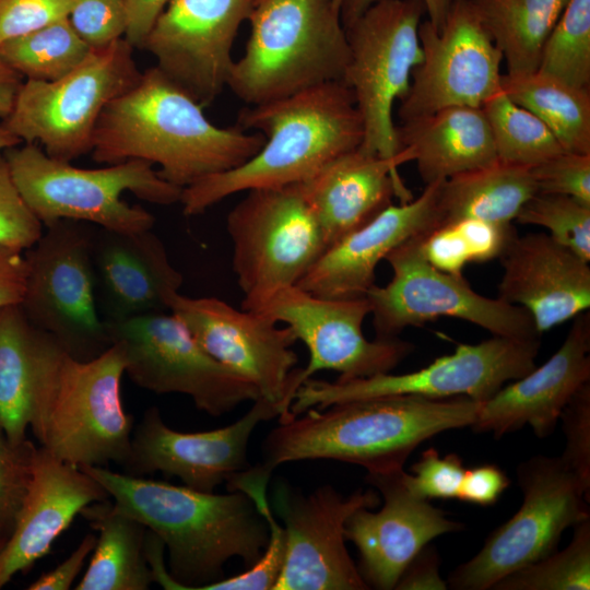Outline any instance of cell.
I'll list each match as a JSON object with an SVG mask.
<instances>
[{
	"label": "cell",
	"instance_id": "1",
	"mask_svg": "<svg viewBox=\"0 0 590 590\" xmlns=\"http://www.w3.org/2000/svg\"><path fill=\"white\" fill-rule=\"evenodd\" d=\"M114 505L148 530L146 558L153 582L164 589L200 590L221 579L225 563L253 565L269 542V529L243 492H201L186 485L81 467Z\"/></svg>",
	"mask_w": 590,
	"mask_h": 590
},
{
	"label": "cell",
	"instance_id": "2",
	"mask_svg": "<svg viewBox=\"0 0 590 590\" xmlns=\"http://www.w3.org/2000/svg\"><path fill=\"white\" fill-rule=\"evenodd\" d=\"M202 107L156 66L149 68L102 111L92 157L109 165L128 160L156 164L163 179L184 189L244 164L263 145L261 133L215 126Z\"/></svg>",
	"mask_w": 590,
	"mask_h": 590
},
{
	"label": "cell",
	"instance_id": "3",
	"mask_svg": "<svg viewBox=\"0 0 590 590\" xmlns=\"http://www.w3.org/2000/svg\"><path fill=\"white\" fill-rule=\"evenodd\" d=\"M481 404L463 396L399 394L309 409L302 417L279 422L263 442L261 464L250 468L270 479L283 463L331 459L361 465L368 473L397 471L423 441L471 426Z\"/></svg>",
	"mask_w": 590,
	"mask_h": 590
},
{
	"label": "cell",
	"instance_id": "4",
	"mask_svg": "<svg viewBox=\"0 0 590 590\" xmlns=\"http://www.w3.org/2000/svg\"><path fill=\"white\" fill-rule=\"evenodd\" d=\"M237 123L261 133L263 145L244 164L184 188L179 203L186 216L202 214L238 192L302 184L338 156L358 149L364 137L353 93L343 81L247 105Z\"/></svg>",
	"mask_w": 590,
	"mask_h": 590
},
{
	"label": "cell",
	"instance_id": "5",
	"mask_svg": "<svg viewBox=\"0 0 590 590\" xmlns=\"http://www.w3.org/2000/svg\"><path fill=\"white\" fill-rule=\"evenodd\" d=\"M125 365L118 343L80 361L42 331L28 422L40 447L79 468L122 467L134 427L121 400Z\"/></svg>",
	"mask_w": 590,
	"mask_h": 590
},
{
	"label": "cell",
	"instance_id": "6",
	"mask_svg": "<svg viewBox=\"0 0 590 590\" xmlns=\"http://www.w3.org/2000/svg\"><path fill=\"white\" fill-rule=\"evenodd\" d=\"M227 86L248 106L343 81L349 44L334 0H255Z\"/></svg>",
	"mask_w": 590,
	"mask_h": 590
},
{
	"label": "cell",
	"instance_id": "7",
	"mask_svg": "<svg viewBox=\"0 0 590 590\" xmlns=\"http://www.w3.org/2000/svg\"><path fill=\"white\" fill-rule=\"evenodd\" d=\"M3 154L21 196L46 227L72 220L118 232L152 229L153 214L127 203L121 194L130 191L146 202L170 205L179 202L182 191L142 160L80 168L49 157L36 143L19 144Z\"/></svg>",
	"mask_w": 590,
	"mask_h": 590
},
{
	"label": "cell",
	"instance_id": "8",
	"mask_svg": "<svg viewBox=\"0 0 590 590\" xmlns=\"http://www.w3.org/2000/svg\"><path fill=\"white\" fill-rule=\"evenodd\" d=\"M133 49L119 38L91 49L75 69L58 80L22 82L3 125L22 143H36L61 162L91 153L102 111L141 78Z\"/></svg>",
	"mask_w": 590,
	"mask_h": 590
},
{
	"label": "cell",
	"instance_id": "9",
	"mask_svg": "<svg viewBox=\"0 0 590 590\" xmlns=\"http://www.w3.org/2000/svg\"><path fill=\"white\" fill-rule=\"evenodd\" d=\"M245 192L227 214L226 231L241 309L258 311L295 286L328 247L300 184Z\"/></svg>",
	"mask_w": 590,
	"mask_h": 590
},
{
	"label": "cell",
	"instance_id": "10",
	"mask_svg": "<svg viewBox=\"0 0 590 590\" xmlns=\"http://www.w3.org/2000/svg\"><path fill=\"white\" fill-rule=\"evenodd\" d=\"M522 504L447 580L455 590H486L557 550L563 532L590 519V487L562 457L538 455L517 468Z\"/></svg>",
	"mask_w": 590,
	"mask_h": 590
},
{
	"label": "cell",
	"instance_id": "11",
	"mask_svg": "<svg viewBox=\"0 0 590 590\" xmlns=\"http://www.w3.org/2000/svg\"><path fill=\"white\" fill-rule=\"evenodd\" d=\"M424 13L423 0H377L345 26L349 61L343 82L362 118L359 149L366 153L393 157L400 152L392 110L423 59L418 28Z\"/></svg>",
	"mask_w": 590,
	"mask_h": 590
},
{
	"label": "cell",
	"instance_id": "12",
	"mask_svg": "<svg viewBox=\"0 0 590 590\" xmlns=\"http://www.w3.org/2000/svg\"><path fill=\"white\" fill-rule=\"evenodd\" d=\"M24 251L26 286L19 304L26 319L72 357L88 361L111 341L95 298L92 241L95 225L61 220Z\"/></svg>",
	"mask_w": 590,
	"mask_h": 590
},
{
	"label": "cell",
	"instance_id": "13",
	"mask_svg": "<svg viewBox=\"0 0 590 590\" xmlns=\"http://www.w3.org/2000/svg\"><path fill=\"white\" fill-rule=\"evenodd\" d=\"M540 345V339L493 335L477 344H459L452 354L408 374L385 373L335 381L309 378L295 391L288 414L295 417L309 409L399 394L433 399L463 396L484 402L506 382L523 377L535 367Z\"/></svg>",
	"mask_w": 590,
	"mask_h": 590
},
{
	"label": "cell",
	"instance_id": "14",
	"mask_svg": "<svg viewBox=\"0 0 590 590\" xmlns=\"http://www.w3.org/2000/svg\"><path fill=\"white\" fill-rule=\"evenodd\" d=\"M420 236L403 241L387 255L391 280L385 286L375 284L366 294L376 338H398L408 327L451 317L474 323L495 337L540 339L524 308L483 296L471 288L464 276L445 273L428 263L421 252Z\"/></svg>",
	"mask_w": 590,
	"mask_h": 590
},
{
	"label": "cell",
	"instance_id": "15",
	"mask_svg": "<svg viewBox=\"0 0 590 590\" xmlns=\"http://www.w3.org/2000/svg\"><path fill=\"white\" fill-rule=\"evenodd\" d=\"M113 343L125 356V373L141 388L179 393L212 416L259 398L257 388L210 356L170 311L106 322Z\"/></svg>",
	"mask_w": 590,
	"mask_h": 590
},
{
	"label": "cell",
	"instance_id": "16",
	"mask_svg": "<svg viewBox=\"0 0 590 590\" xmlns=\"http://www.w3.org/2000/svg\"><path fill=\"white\" fill-rule=\"evenodd\" d=\"M418 37L423 59L400 101L401 122L446 107L482 108L502 90L503 55L473 0H452L442 27L423 21Z\"/></svg>",
	"mask_w": 590,
	"mask_h": 590
},
{
	"label": "cell",
	"instance_id": "17",
	"mask_svg": "<svg viewBox=\"0 0 590 590\" xmlns=\"http://www.w3.org/2000/svg\"><path fill=\"white\" fill-rule=\"evenodd\" d=\"M168 310L187 327L214 359L251 382L259 398L288 415L297 341L286 326L259 311L237 309L216 297H189L179 292L168 299Z\"/></svg>",
	"mask_w": 590,
	"mask_h": 590
},
{
	"label": "cell",
	"instance_id": "18",
	"mask_svg": "<svg viewBox=\"0 0 590 590\" xmlns=\"http://www.w3.org/2000/svg\"><path fill=\"white\" fill-rule=\"evenodd\" d=\"M258 311L286 323L309 352L307 366L296 368L295 391L320 370H335L340 379L390 373L413 350L399 338H365L363 322L370 315L366 296L326 298L295 285L276 293Z\"/></svg>",
	"mask_w": 590,
	"mask_h": 590
},
{
	"label": "cell",
	"instance_id": "19",
	"mask_svg": "<svg viewBox=\"0 0 590 590\" xmlns=\"http://www.w3.org/2000/svg\"><path fill=\"white\" fill-rule=\"evenodd\" d=\"M379 503L373 489L344 497L330 485L307 495L276 485L273 512L284 523L285 558L273 590L369 589L347 552L344 528L354 511Z\"/></svg>",
	"mask_w": 590,
	"mask_h": 590
},
{
	"label": "cell",
	"instance_id": "20",
	"mask_svg": "<svg viewBox=\"0 0 590 590\" xmlns=\"http://www.w3.org/2000/svg\"><path fill=\"white\" fill-rule=\"evenodd\" d=\"M255 0H169L142 49L156 67L200 105L227 86L239 26Z\"/></svg>",
	"mask_w": 590,
	"mask_h": 590
},
{
	"label": "cell",
	"instance_id": "21",
	"mask_svg": "<svg viewBox=\"0 0 590 590\" xmlns=\"http://www.w3.org/2000/svg\"><path fill=\"white\" fill-rule=\"evenodd\" d=\"M280 416V410L258 398L235 423L205 432H177L163 421L157 408L148 409L133 427L127 474L162 472L190 488L212 493L234 474L250 467L247 448L257 425Z\"/></svg>",
	"mask_w": 590,
	"mask_h": 590
},
{
	"label": "cell",
	"instance_id": "22",
	"mask_svg": "<svg viewBox=\"0 0 590 590\" xmlns=\"http://www.w3.org/2000/svg\"><path fill=\"white\" fill-rule=\"evenodd\" d=\"M384 506L378 511L359 508L345 522L344 536L359 553L358 570L368 588L394 589L411 559L435 538L464 529L429 500L410 493L403 469L367 473Z\"/></svg>",
	"mask_w": 590,
	"mask_h": 590
},
{
	"label": "cell",
	"instance_id": "23",
	"mask_svg": "<svg viewBox=\"0 0 590 590\" xmlns=\"http://www.w3.org/2000/svg\"><path fill=\"white\" fill-rule=\"evenodd\" d=\"M574 319L563 344L543 365L482 402L470 426L473 430L492 433L495 438L526 425L539 438L555 430L565 405L590 382V314L587 310Z\"/></svg>",
	"mask_w": 590,
	"mask_h": 590
},
{
	"label": "cell",
	"instance_id": "24",
	"mask_svg": "<svg viewBox=\"0 0 590 590\" xmlns=\"http://www.w3.org/2000/svg\"><path fill=\"white\" fill-rule=\"evenodd\" d=\"M95 298L105 322L169 311L184 276L152 229L118 232L95 226L92 241Z\"/></svg>",
	"mask_w": 590,
	"mask_h": 590
},
{
	"label": "cell",
	"instance_id": "25",
	"mask_svg": "<svg viewBox=\"0 0 590 590\" xmlns=\"http://www.w3.org/2000/svg\"><path fill=\"white\" fill-rule=\"evenodd\" d=\"M441 180L417 198L393 203L370 222L330 246L296 284L326 298H359L375 285L376 269L403 241L436 227Z\"/></svg>",
	"mask_w": 590,
	"mask_h": 590
},
{
	"label": "cell",
	"instance_id": "26",
	"mask_svg": "<svg viewBox=\"0 0 590 590\" xmlns=\"http://www.w3.org/2000/svg\"><path fill=\"white\" fill-rule=\"evenodd\" d=\"M108 498L81 468L35 447L28 491L0 555V589L44 557L86 506Z\"/></svg>",
	"mask_w": 590,
	"mask_h": 590
},
{
	"label": "cell",
	"instance_id": "27",
	"mask_svg": "<svg viewBox=\"0 0 590 590\" xmlns=\"http://www.w3.org/2000/svg\"><path fill=\"white\" fill-rule=\"evenodd\" d=\"M499 259L497 297L524 308L540 335L589 309V262L548 234L517 235Z\"/></svg>",
	"mask_w": 590,
	"mask_h": 590
},
{
	"label": "cell",
	"instance_id": "28",
	"mask_svg": "<svg viewBox=\"0 0 590 590\" xmlns=\"http://www.w3.org/2000/svg\"><path fill=\"white\" fill-rule=\"evenodd\" d=\"M408 162H413V155L406 148L393 157L358 148L300 184L328 248L370 222L392 204L394 197L401 202L412 199L397 170Z\"/></svg>",
	"mask_w": 590,
	"mask_h": 590
},
{
	"label": "cell",
	"instance_id": "29",
	"mask_svg": "<svg viewBox=\"0 0 590 590\" xmlns=\"http://www.w3.org/2000/svg\"><path fill=\"white\" fill-rule=\"evenodd\" d=\"M425 185L498 161L482 108L452 106L396 126Z\"/></svg>",
	"mask_w": 590,
	"mask_h": 590
},
{
	"label": "cell",
	"instance_id": "30",
	"mask_svg": "<svg viewBox=\"0 0 590 590\" xmlns=\"http://www.w3.org/2000/svg\"><path fill=\"white\" fill-rule=\"evenodd\" d=\"M80 515L98 538L74 589L148 590L153 582L145 552L148 529L108 499L86 506Z\"/></svg>",
	"mask_w": 590,
	"mask_h": 590
},
{
	"label": "cell",
	"instance_id": "31",
	"mask_svg": "<svg viewBox=\"0 0 590 590\" xmlns=\"http://www.w3.org/2000/svg\"><path fill=\"white\" fill-rule=\"evenodd\" d=\"M538 192L529 167L496 161L440 181L436 227L467 219L509 224Z\"/></svg>",
	"mask_w": 590,
	"mask_h": 590
},
{
	"label": "cell",
	"instance_id": "32",
	"mask_svg": "<svg viewBox=\"0 0 590 590\" xmlns=\"http://www.w3.org/2000/svg\"><path fill=\"white\" fill-rule=\"evenodd\" d=\"M507 64V74L539 68L544 44L569 0H473Z\"/></svg>",
	"mask_w": 590,
	"mask_h": 590
},
{
	"label": "cell",
	"instance_id": "33",
	"mask_svg": "<svg viewBox=\"0 0 590 590\" xmlns=\"http://www.w3.org/2000/svg\"><path fill=\"white\" fill-rule=\"evenodd\" d=\"M39 334L20 305L0 309V427L11 444L26 439Z\"/></svg>",
	"mask_w": 590,
	"mask_h": 590
},
{
	"label": "cell",
	"instance_id": "34",
	"mask_svg": "<svg viewBox=\"0 0 590 590\" xmlns=\"http://www.w3.org/2000/svg\"><path fill=\"white\" fill-rule=\"evenodd\" d=\"M500 87L516 104L535 115L566 152L590 154V90L539 71L503 74Z\"/></svg>",
	"mask_w": 590,
	"mask_h": 590
},
{
	"label": "cell",
	"instance_id": "35",
	"mask_svg": "<svg viewBox=\"0 0 590 590\" xmlns=\"http://www.w3.org/2000/svg\"><path fill=\"white\" fill-rule=\"evenodd\" d=\"M91 47L68 17L0 45V60L26 80L55 81L75 69Z\"/></svg>",
	"mask_w": 590,
	"mask_h": 590
},
{
	"label": "cell",
	"instance_id": "36",
	"mask_svg": "<svg viewBox=\"0 0 590 590\" xmlns=\"http://www.w3.org/2000/svg\"><path fill=\"white\" fill-rule=\"evenodd\" d=\"M482 109L498 161L531 168L564 152L551 130L503 90L493 95Z\"/></svg>",
	"mask_w": 590,
	"mask_h": 590
},
{
	"label": "cell",
	"instance_id": "37",
	"mask_svg": "<svg viewBox=\"0 0 590 590\" xmlns=\"http://www.w3.org/2000/svg\"><path fill=\"white\" fill-rule=\"evenodd\" d=\"M536 71L589 88L590 0L568 1L544 44Z\"/></svg>",
	"mask_w": 590,
	"mask_h": 590
},
{
	"label": "cell",
	"instance_id": "38",
	"mask_svg": "<svg viewBox=\"0 0 590 590\" xmlns=\"http://www.w3.org/2000/svg\"><path fill=\"white\" fill-rule=\"evenodd\" d=\"M494 590H589L590 519L574 527L562 551L527 565L496 582Z\"/></svg>",
	"mask_w": 590,
	"mask_h": 590
},
{
	"label": "cell",
	"instance_id": "39",
	"mask_svg": "<svg viewBox=\"0 0 590 590\" xmlns=\"http://www.w3.org/2000/svg\"><path fill=\"white\" fill-rule=\"evenodd\" d=\"M269 481L249 472H240L227 483V489L246 494L264 518L269 529V542L260 558L244 573L221 578L200 590H273L285 558V531L276 519L267 498Z\"/></svg>",
	"mask_w": 590,
	"mask_h": 590
},
{
	"label": "cell",
	"instance_id": "40",
	"mask_svg": "<svg viewBox=\"0 0 590 590\" xmlns=\"http://www.w3.org/2000/svg\"><path fill=\"white\" fill-rule=\"evenodd\" d=\"M515 220L546 228L555 241L590 261V205L568 196L536 192Z\"/></svg>",
	"mask_w": 590,
	"mask_h": 590
},
{
	"label": "cell",
	"instance_id": "41",
	"mask_svg": "<svg viewBox=\"0 0 590 590\" xmlns=\"http://www.w3.org/2000/svg\"><path fill=\"white\" fill-rule=\"evenodd\" d=\"M35 445L11 444L0 436V539L8 541L26 497Z\"/></svg>",
	"mask_w": 590,
	"mask_h": 590
},
{
	"label": "cell",
	"instance_id": "42",
	"mask_svg": "<svg viewBox=\"0 0 590 590\" xmlns=\"http://www.w3.org/2000/svg\"><path fill=\"white\" fill-rule=\"evenodd\" d=\"M412 474L404 472V483L415 497L430 499H457L465 472L457 453L441 457L434 448L424 450L411 467Z\"/></svg>",
	"mask_w": 590,
	"mask_h": 590
},
{
	"label": "cell",
	"instance_id": "43",
	"mask_svg": "<svg viewBox=\"0 0 590 590\" xmlns=\"http://www.w3.org/2000/svg\"><path fill=\"white\" fill-rule=\"evenodd\" d=\"M43 226L21 196L0 153V244L25 251L39 239Z\"/></svg>",
	"mask_w": 590,
	"mask_h": 590
},
{
	"label": "cell",
	"instance_id": "44",
	"mask_svg": "<svg viewBox=\"0 0 590 590\" xmlns=\"http://www.w3.org/2000/svg\"><path fill=\"white\" fill-rule=\"evenodd\" d=\"M530 170L538 192L568 196L590 205V154L564 151Z\"/></svg>",
	"mask_w": 590,
	"mask_h": 590
},
{
	"label": "cell",
	"instance_id": "45",
	"mask_svg": "<svg viewBox=\"0 0 590 590\" xmlns=\"http://www.w3.org/2000/svg\"><path fill=\"white\" fill-rule=\"evenodd\" d=\"M68 20L92 49L122 38L127 26L123 0H72Z\"/></svg>",
	"mask_w": 590,
	"mask_h": 590
},
{
	"label": "cell",
	"instance_id": "46",
	"mask_svg": "<svg viewBox=\"0 0 590 590\" xmlns=\"http://www.w3.org/2000/svg\"><path fill=\"white\" fill-rule=\"evenodd\" d=\"M559 420L566 439L560 457L590 487V382L582 386L568 401Z\"/></svg>",
	"mask_w": 590,
	"mask_h": 590
},
{
	"label": "cell",
	"instance_id": "47",
	"mask_svg": "<svg viewBox=\"0 0 590 590\" xmlns=\"http://www.w3.org/2000/svg\"><path fill=\"white\" fill-rule=\"evenodd\" d=\"M72 0H0V45L69 16Z\"/></svg>",
	"mask_w": 590,
	"mask_h": 590
},
{
	"label": "cell",
	"instance_id": "48",
	"mask_svg": "<svg viewBox=\"0 0 590 590\" xmlns=\"http://www.w3.org/2000/svg\"><path fill=\"white\" fill-rule=\"evenodd\" d=\"M420 248L428 263L455 276H463V270L470 263L465 243L455 224L438 226L422 234Z\"/></svg>",
	"mask_w": 590,
	"mask_h": 590
},
{
	"label": "cell",
	"instance_id": "49",
	"mask_svg": "<svg viewBox=\"0 0 590 590\" xmlns=\"http://www.w3.org/2000/svg\"><path fill=\"white\" fill-rule=\"evenodd\" d=\"M459 229L470 257V262H486L498 259L518 235L509 224L467 219L455 223Z\"/></svg>",
	"mask_w": 590,
	"mask_h": 590
},
{
	"label": "cell",
	"instance_id": "50",
	"mask_svg": "<svg viewBox=\"0 0 590 590\" xmlns=\"http://www.w3.org/2000/svg\"><path fill=\"white\" fill-rule=\"evenodd\" d=\"M510 485V479L496 464L465 469L458 498L480 506L494 505Z\"/></svg>",
	"mask_w": 590,
	"mask_h": 590
},
{
	"label": "cell",
	"instance_id": "51",
	"mask_svg": "<svg viewBox=\"0 0 590 590\" xmlns=\"http://www.w3.org/2000/svg\"><path fill=\"white\" fill-rule=\"evenodd\" d=\"M440 557L433 545H425L408 564L394 589L445 590L447 581L439 573Z\"/></svg>",
	"mask_w": 590,
	"mask_h": 590
},
{
	"label": "cell",
	"instance_id": "52",
	"mask_svg": "<svg viewBox=\"0 0 590 590\" xmlns=\"http://www.w3.org/2000/svg\"><path fill=\"white\" fill-rule=\"evenodd\" d=\"M97 536L86 534L72 553L50 571L40 575L28 585V590H68L92 554Z\"/></svg>",
	"mask_w": 590,
	"mask_h": 590
},
{
	"label": "cell",
	"instance_id": "53",
	"mask_svg": "<svg viewBox=\"0 0 590 590\" xmlns=\"http://www.w3.org/2000/svg\"><path fill=\"white\" fill-rule=\"evenodd\" d=\"M26 278L24 251L0 244V309L22 302Z\"/></svg>",
	"mask_w": 590,
	"mask_h": 590
},
{
	"label": "cell",
	"instance_id": "54",
	"mask_svg": "<svg viewBox=\"0 0 590 590\" xmlns=\"http://www.w3.org/2000/svg\"><path fill=\"white\" fill-rule=\"evenodd\" d=\"M169 0H123L127 26L125 39L142 49L145 39Z\"/></svg>",
	"mask_w": 590,
	"mask_h": 590
},
{
	"label": "cell",
	"instance_id": "55",
	"mask_svg": "<svg viewBox=\"0 0 590 590\" xmlns=\"http://www.w3.org/2000/svg\"><path fill=\"white\" fill-rule=\"evenodd\" d=\"M377 0H343L340 9L341 20L345 26L351 24L369 5ZM428 15V22L439 31L448 15L452 0H423Z\"/></svg>",
	"mask_w": 590,
	"mask_h": 590
},
{
	"label": "cell",
	"instance_id": "56",
	"mask_svg": "<svg viewBox=\"0 0 590 590\" xmlns=\"http://www.w3.org/2000/svg\"><path fill=\"white\" fill-rule=\"evenodd\" d=\"M22 76L0 60V119H5L13 107L22 84Z\"/></svg>",
	"mask_w": 590,
	"mask_h": 590
},
{
	"label": "cell",
	"instance_id": "57",
	"mask_svg": "<svg viewBox=\"0 0 590 590\" xmlns=\"http://www.w3.org/2000/svg\"><path fill=\"white\" fill-rule=\"evenodd\" d=\"M21 140L12 134L7 127L0 121V153L12 146L21 144Z\"/></svg>",
	"mask_w": 590,
	"mask_h": 590
},
{
	"label": "cell",
	"instance_id": "58",
	"mask_svg": "<svg viewBox=\"0 0 590 590\" xmlns=\"http://www.w3.org/2000/svg\"><path fill=\"white\" fill-rule=\"evenodd\" d=\"M5 542L7 541L0 539V555H1V552H2V550L4 547V545H5Z\"/></svg>",
	"mask_w": 590,
	"mask_h": 590
},
{
	"label": "cell",
	"instance_id": "59",
	"mask_svg": "<svg viewBox=\"0 0 590 590\" xmlns=\"http://www.w3.org/2000/svg\"><path fill=\"white\" fill-rule=\"evenodd\" d=\"M343 0H334L335 7L340 10Z\"/></svg>",
	"mask_w": 590,
	"mask_h": 590
},
{
	"label": "cell",
	"instance_id": "60",
	"mask_svg": "<svg viewBox=\"0 0 590 590\" xmlns=\"http://www.w3.org/2000/svg\"><path fill=\"white\" fill-rule=\"evenodd\" d=\"M1 435H3V432H2V429H1V427H0V436H1Z\"/></svg>",
	"mask_w": 590,
	"mask_h": 590
}]
</instances>
